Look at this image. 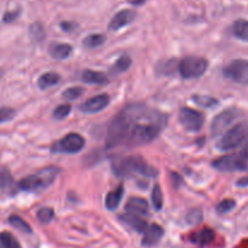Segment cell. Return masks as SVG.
<instances>
[{
  "label": "cell",
  "mask_w": 248,
  "mask_h": 248,
  "mask_svg": "<svg viewBox=\"0 0 248 248\" xmlns=\"http://www.w3.org/2000/svg\"><path fill=\"white\" fill-rule=\"evenodd\" d=\"M0 243L3 245L4 248H22L15 236L8 231L0 232Z\"/></svg>",
  "instance_id": "d4e9b609"
},
{
  "label": "cell",
  "mask_w": 248,
  "mask_h": 248,
  "mask_svg": "<svg viewBox=\"0 0 248 248\" xmlns=\"http://www.w3.org/2000/svg\"><path fill=\"white\" fill-rule=\"evenodd\" d=\"M9 223H10L14 228L17 229V230L22 231V232L25 233L32 232V228H31L30 224H28L25 219L21 218V217L16 216V214L10 216V218H9Z\"/></svg>",
  "instance_id": "cb8c5ba5"
},
{
  "label": "cell",
  "mask_w": 248,
  "mask_h": 248,
  "mask_svg": "<svg viewBox=\"0 0 248 248\" xmlns=\"http://www.w3.org/2000/svg\"><path fill=\"white\" fill-rule=\"evenodd\" d=\"M125 209L129 213L144 216V214L149 213L150 206L146 200L141 199V197H132V199L128 200L127 204H125Z\"/></svg>",
  "instance_id": "2e32d148"
},
{
  "label": "cell",
  "mask_w": 248,
  "mask_h": 248,
  "mask_svg": "<svg viewBox=\"0 0 248 248\" xmlns=\"http://www.w3.org/2000/svg\"><path fill=\"white\" fill-rule=\"evenodd\" d=\"M30 33H31V35H32L33 39L37 40V42L43 40V38H44V35H45L44 28H43V26L40 25V23H33V25L31 26Z\"/></svg>",
  "instance_id": "d6a6232c"
},
{
  "label": "cell",
  "mask_w": 248,
  "mask_h": 248,
  "mask_svg": "<svg viewBox=\"0 0 248 248\" xmlns=\"http://www.w3.org/2000/svg\"><path fill=\"white\" fill-rule=\"evenodd\" d=\"M105 42H106V37L104 34L95 33V34H89L85 37V39L83 40V45L88 49H95V47L101 46Z\"/></svg>",
  "instance_id": "7402d4cb"
},
{
  "label": "cell",
  "mask_w": 248,
  "mask_h": 248,
  "mask_svg": "<svg viewBox=\"0 0 248 248\" xmlns=\"http://www.w3.org/2000/svg\"><path fill=\"white\" fill-rule=\"evenodd\" d=\"M16 111L11 107H1L0 108V123L11 121L15 117Z\"/></svg>",
  "instance_id": "e575fe53"
},
{
  "label": "cell",
  "mask_w": 248,
  "mask_h": 248,
  "mask_svg": "<svg viewBox=\"0 0 248 248\" xmlns=\"http://www.w3.org/2000/svg\"><path fill=\"white\" fill-rule=\"evenodd\" d=\"M163 233L164 231L161 225H158V224H152L145 231L141 245L145 246V247H152V246L157 245L159 242V240L162 238V236H163Z\"/></svg>",
  "instance_id": "4fadbf2b"
},
{
  "label": "cell",
  "mask_w": 248,
  "mask_h": 248,
  "mask_svg": "<svg viewBox=\"0 0 248 248\" xmlns=\"http://www.w3.org/2000/svg\"><path fill=\"white\" fill-rule=\"evenodd\" d=\"M202 219H203V213H202L201 209L199 208L192 209V211H190L189 213H187V216H186V220H187L189 224H191V225H197V224L201 223Z\"/></svg>",
  "instance_id": "f546056e"
},
{
  "label": "cell",
  "mask_w": 248,
  "mask_h": 248,
  "mask_svg": "<svg viewBox=\"0 0 248 248\" xmlns=\"http://www.w3.org/2000/svg\"><path fill=\"white\" fill-rule=\"evenodd\" d=\"M238 186H248V178H242L237 181Z\"/></svg>",
  "instance_id": "ab89813d"
},
{
  "label": "cell",
  "mask_w": 248,
  "mask_h": 248,
  "mask_svg": "<svg viewBox=\"0 0 248 248\" xmlns=\"http://www.w3.org/2000/svg\"><path fill=\"white\" fill-rule=\"evenodd\" d=\"M170 178H171V184H173V186L175 187V189H178L179 185L183 183V178H181L178 173H175V171H170Z\"/></svg>",
  "instance_id": "8d00e7d4"
},
{
  "label": "cell",
  "mask_w": 248,
  "mask_h": 248,
  "mask_svg": "<svg viewBox=\"0 0 248 248\" xmlns=\"http://www.w3.org/2000/svg\"><path fill=\"white\" fill-rule=\"evenodd\" d=\"M208 68V61L203 57L186 56L179 62L178 70L184 79H195L206 73Z\"/></svg>",
  "instance_id": "277c9868"
},
{
  "label": "cell",
  "mask_w": 248,
  "mask_h": 248,
  "mask_svg": "<svg viewBox=\"0 0 248 248\" xmlns=\"http://www.w3.org/2000/svg\"><path fill=\"white\" fill-rule=\"evenodd\" d=\"M18 15H20V11L18 10L8 11V13L4 15V22H13V21H15L16 18L18 17Z\"/></svg>",
  "instance_id": "d590c367"
},
{
  "label": "cell",
  "mask_w": 248,
  "mask_h": 248,
  "mask_svg": "<svg viewBox=\"0 0 248 248\" xmlns=\"http://www.w3.org/2000/svg\"><path fill=\"white\" fill-rule=\"evenodd\" d=\"M14 184V178L8 170L0 171V190H5Z\"/></svg>",
  "instance_id": "1f68e13d"
},
{
  "label": "cell",
  "mask_w": 248,
  "mask_h": 248,
  "mask_svg": "<svg viewBox=\"0 0 248 248\" xmlns=\"http://www.w3.org/2000/svg\"><path fill=\"white\" fill-rule=\"evenodd\" d=\"M124 162H125V167H127L129 175L132 171H135V173L146 176V178H156L158 175V170L152 166H150L144 158L139 156L124 157Z\"/></svg>",
  "instance_id": "30bf717a"
},
{
  "label": "cell",
  "mask_w": 248,
  "mask_h": 248,
  "mask_svg": "<svg viewBox=\"0 0 248 248\" xmlns=\"http://www.w3.org/2000/svg\"><path fill=\"white\" fill-rule=\"evenodd\" d=\"M85 146V140L78 133H70L59 142H55L52 152H65V154H77Z\"/></svg>",
  "instance_id": "9c48e42d"
},
{
  "label": "cell",
  "mask_w": 248,
  "mask_h": 248,
  "mask_svg": "<svg viewBox=\"0 0 248 248\" xmlns=\"http://www.w3.org/2000/svg\"><path fill=\"white\" fill-rule=\"evenodd\" d=\"M61 173L59 167H46L38 173L28 175L18 181V189L27 192H38L47 189Z\"/></svg>",
  "instance_id": "7a4b0ae2"
},
{
  "label": "cell",
  "mask_w": 248,
  "mask_h": 248,
  "mask_svg": "<svg viewBox=\"0 0 248 248\" xmlns=\"http://www.w3.org/2000/svg\"><path fill=\"white\" fill-rule=\"evenodd\" d=\"M224 77L241 85H248V60H232L224 67Z\"/></svg>",
  "instance_id": "5b68a950"
},
{
  "label": "cell",
  "mask_w": 248,
  "mask_h": 248,
  "mask_svg": "<svg viewBox=\"0 0 248 248\" xmlns=\"http://www.w3.org/2000/svg\"><path fill=\"white\" fill-rule=\"evenodd\" d=\"M248 139V122L236 124L235 127L229 129L219 140L217 147L221 151H230L236 149Z\"/></svg>",
  "instance_id": "3957f363"
},
{
  "label": "cell",
  "mask_w": 248,
  "mask_h": 248,
  "mask_svg": "<svg viewBox=\"0 0 248 248\" xmlns=\"http://www.w3.org/2000/svg\"><path fill=\"white\" fill-rule=\"evenodd\" d=\"M212 167L220 171L247 170L248 163L241 155H225L214 159Z\"/></svg>",
  "instance_id": "ba28073f"
},
{
  "label": "cell",
  "mask_w": 248,
  "mask_h": 248,
  "mask_svg": "<svg viewBox=\"0 0 248 248\" xmlns=\"http://www.w3.org/2000/svg\"><path fill=\"white\" fill-rule=\"evenodd\" d=\"M119 218H121V220H123L124 223L127 224V225H129L130 228L134 229L137 232L142 233L146 231L147 228H149L147 221L145 220V219H142L139 214L129 213V212H128V213L123 214V216H121Z\"/></svg>",
  "instance_id": "9a60e30c"
},
{
  "label": "cell",
  "mask_w": 248,
  "mask_h": 248,
  "mask_svg": "<svg viewBox=\"0 0 248 248\" xmlns=\"http://www.w3.org/2000/svg\"><path fill=\"white\" fill-rule=\"evenodd\" d=\"M109 104V96L107 94H100L94 97H90L85 102L80 105V111L84 113H96V112L102 111L106 108L107 105Z\"/></svg>",
  "instance_id": "8fae6325"
},
{
  "label": "cell",
  "mask_w": 248,
  "mask_h": 248,
  "mask_svg": "<svg viewBox=\"0 0 248 248\" xmlns=\"http://www.w3.org/2000/svg\"><path fill=\"white\" fill-rule=\"evenodd\" d=\"M124 187L122 185L117 186L116 189L109 191L107 194L106 200H105V204H106V208L109 209V211H114L117 207L119 206L122 201V197H123Z\"/></svg>",
  "instance_id": "ac0fdd59"
},
{
  "label": "cell",
  "mask_w": 248,
  "mask_h": 248,
  "mask_svg": "<svg viewBox=\"0 0 248 248\" xmlns=\"http://www.w3.org/2000/svg\"><path fill=\"white\" fill-rule=\"evenodd\" d=\"M71 109H72L71 105L62 104L54 109V112H52V117H54L55 119H57V121H62V119H65L66 117L70 114Z\"/></svg>",
  "instance_id": "83f0119b"
},
{
  "label": "cell",
  "mask_w": 248,
  "mask_h": 248,
  "mask_svg": "<svg viewBox=\"0 0 248 248\" xmlns=\"http://www.w3.org/2000/svg\"><path fill=\"white\" fill-rule=\"evenodd\" d=\"M192 101L196 105L201 107H206V108H212V107L218 106L219 101L212 96H207V95H195L192 97Z\"/></svg>",
  "instance_id": "484cf974"
},
{
  "label": "cell",
  "mask_w": 248,
  "mask_h": 248,
  "mask_svg": "<svg viewBox=\"0 0 248 248\" xmlns=\"http://www.w3.org/2000/svg\"><path fill=\"white\" fill-rule=\"evenodd\" d=\"M55 213L54 209L49 208V207H44V208H40L39 211L37 212V218L39 219L40 223L43 224H47L52 220L54 218Z\"/></svg>",
  "instance_id": "f1b7e54d"
},
{
  "label": "cell",
  "mask_w": 248,
  "mask_h": 248,
  "mask_svg": "<svg viewBox=\"0 0 248 248\" xmlns=\"http://www.w3.org/2000/svg\"><path fill=\"white\" fill-rule=\"evenodd\" d=\"M241 109L237 107H231V108L224 109L220 113L217 114L211 124V132L214 137L220 135L230 127L231 124L241 116Z\"/></svg>",
  "instance_id": "8992f818"
},
{
  "label": "cell",
  "mask_w": 248,
  "mask_h": 248,
  "mask_svg": "<svg viewBox=\"0 0 248 248\" xmlns=\"http://www.w3.org/2000/svg\"><path fill=\"white\" fill-rule=\"evenodd\" d=\"M135 16H137L135 11L130 10V9H125V10L119 11V13L116 14V15L112 17V20L109 21L108 30L118 31L121 30V28L125 27V26H128L129 23H132L133 21H134Z\"/></svg>",
  "instance_id": "7c38bea8"
},
{
  "label": "cell",
  "mask_w": 248,
  "mask_h": 248,
  "mask_svg": "<svg viewBox=\"0 0 248 248\" xmlns=\"http://www.w3.org/2000/svg\"><path fill=\"white\" fill-rule=\"evenodd\" d=\"M214 237H216V233H214V231L209 228H204V229H202V230L197 231V232L192 233L191 237H190V240H191V242H194V243H196V245L203 247V246H207V245H209L211 242H213Z\"/></svg>",
  "instance_id": "e0dca14e"
},
{
  "label": "cell",
  "mask_w": 248,
  "mask_h": 248,
  "mask_svg": "<svg viewBox=\"0 0 248 248\" xmlns=\"http://www.w3.org/2000/svg\"><path fill=\"white\" fill-rule=\"evenodd\" d=\"M231 33L235 38L242 40V42H248V20H240L235 21L231 26Z\"/></svg>",
  "instance_id": "d6986e66"
},
{
  "label": "cell",
  "mask_w": 248,
  "mask_h": 248,
  "mask_svg": "<svg viewBox=\"0 0 248 248\" xmlns=\"http://www.w3.org/2000/svg\"><path fill=\"white\" fill-rule=\"evenodd\" d=\"M59 82H60V75H57V73L55 72H47L40 76L39 79H38V87H39L40 89L45 90L54 87V85H56Z\"/></svg>",
  "instance_id": "44dd1931"
},
{
  "label": "cell",
  "mask_w": 248,
  "mask_h": 248,
  "mask_svg": "<svg viewBox=\"0 0 248 248\" xmlns=\"http://www.w3.org/2000/svg\"><path fill=\"white\" fill-rule=\"evenodd\" d=\"M47 51L52 59L66 60L72 55L73 47L72 45L66 44V43H51Z\"/></svg>",
  "instance_id": "5bb4252c"
},
{
  "label": "cell",
  "mask_w": 248,
  "mask_h": 248,
  "mask_svg": "<svg viewBox=\"0 0 248 248\" xmlns=\"http://www.w3.org/2000/svg\"><path fill=\"white\" fill-rule=\"evenodd\" d=\"M151 200L152 204H154V208L156 209V211H161L162 207H163V195H162V190L161 187H159V185L154 186L151 194Z\"/></svg>",
  "instance_id": "4316f807"
},
{
  "label": "cell",
  "mask_w": 248,
  "mask_h": 248,
  "mask_svg": "<svg viewBox=\"0 0 248 248\" xmlns=\"http://www.w3.org/2000/svg\"><path fill=\"white\" fill-rule=\"evenodd\" d=\"M241 156H242L245 159H248V142L245 145L242 151H241Z\"/></svg>",
  "instance_id": "f35d334b"
},
{
  "label": "cell",
  "mask_w": 248,
  "mask_h": 248,
  "mask_svg": "<svg viewBox=\"0 0 248 248\" xmlns=\"http://www.w3.org/2000/svg\"><path fill=\"white\" fill-rule=\"evenodd\" d=\"M236 207V202L233 200L228 199V200H223L221 202H219V204L217 206V211L221 214L229 213V212L232 211L233 208Z\"/></svg>",
  "instance_id": "4dcf8cb0"
},
{
  "label": "cell",
  "mask_w": 248,
  "mask_h": 248,
  "mask_svg": "<svg viewBox=\"0 0 248 248\" xmlns=\"http://www.w3.org/2000/svg\"><path fill=\"white\" fill-rule=\"evenodd\" d=\"M132 66V59L129 56H121L116 61L113 66H112L111 71L114 73V75H119V73L125 72L127 70H129V67Z\"/></svg>",
  "instance_id": "603a6c76"
},
{
  "label": "cell",
  "mask_w": 248,
  "mask_h": 248,
  "mask_svg": "<svg viewBox=\"0 0 248 248\" xmlns=\"http://www.w3.org/2000/svg\"><path fill=\"white\" fill-rule=\"evenodd\" d=\"M82 80L87 84H106L108 83V78L105 73L92 70H87L83 72Z\"/></svg>",
  "instance_id": "ffe728a7"
},
{
  "label": "cell",
  "mask_w": 248,
  "mask_h": 248,
  "mask_svg": "<svg viewBox=\"0 0 248 248\" xmlns=\"http://www.w3.org/2000/svg\"><path fill=\"white\" fill-rule=\"evenodd\" d=\"M167 116L144 104H129L112 119L106 135V149L150 144L166 128Z\"/></svg>",
  "instance_id": "6da1fadb"
},
{
  "label": "cell",
  "mask_w": 248,
  "mask_h": 248,
  "mask_svg": "<svg viewBox=\"0 0 248 248\" xmlns=\"http://www.w3.org/2000/svg\"><path fill=\"white\" fill-rule=\"evenodd\" d=\"M61 28L62 31H65V32H71V31L75 30L76 27H77V25L73 22H68V21H63V22H61Z\"/></svg>",
  "instance_id": "74e56055"
},
{
  "label": "cell",
  "mask_w": 248,
  "mask_h": 248,
  "mask_svg": "<svg viewBox=\"0 0 248 248\" xmlns=\"http://www.w3.org/2000/svg\"><path fill=\"white\" fill-rule=\"evenodd\" d=\"M179 122L189 132H200L204 124V116L190 107H183L179 111Z\"/></svg>",
  "instance_id": "52a82bcc"
},
{
  "label": "cell",
  "mask_w": 248,
  "mask_h": 248,
  "mask_svg": "<svg viewBox=\"0 0 248 248\" xmlns=\"http://www.w3.org/2000/svg\"><path fill=\"white\" fill-rule=\"evenodd\" d=\"M83 92H84V89H83V88L73 87V88H70V89L65 90V92H63V94H62V96L67 100H76L83 94Z\"/></svg>",
  "instance_id": "836d02e7"
}]
</instances>
